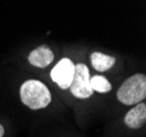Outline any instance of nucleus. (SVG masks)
<instances>
[{
	"mask_svg": "<svg viewBox=\"0 0 146 137\" xmlns=\"http://www.w3.org/2000/svg\"><path fill=\"white\" fill-rule=\"evenodd\" d=\"M22 102L32 110L44 109L51 102L49 89L43 82L34 79L25 81L20 89Z\"/></svg>",
	"mask_w": 146,
	"mask_h": 137,
	"instance_id": "obj_1",
	"label": "nucleus"
},
{
	"mask_svg": "<svg viewBox=\"0 0 146 137\" xmlns=\"http://www.w3.org/2000/svg\"><path fill=\"white\" fill-rule=\"evenodd\" d=\"M146 97V77L143 74L131 76L122 83L118 92V100L125 104L132 105L141 103Z\"/></svg>",
	"mask_w": 146,
	"mask_h": 137,
	"instance_id": "obj_2",
	"label": "nucleus"
},
{
	"mask_svg": "<svg viewBox=\"0 0 146 137\" xmlns=\"http://www.w3.org/2000/svg\"><path fill=\"white\" fill-rule=\"evenodd\" d=\"M90 70L85 64L74 65V76L70 86V90L75 98L87 99L93 94V89L90 85Z\"/></svg>",
	"mask_w": 146,
	"mask_h": 137,
	"instance_id": "obj_3",
	"label": "nucleus"
},
{
	"mask_svg": "<svg viewBox=\"0 0 146 137\" xmlns=\"http://www.w3.org/2000/svg\"><path fill=\"white\" fill-rule=\"evenodd\" d=\"M74 76V64L69 58H62L50 73V77L61 89H69Z\"/></svg>",
	"mask_w": 146,
	"mask_h": 137,
	"instance_id": "obj_4",
	"label": "nucleus"
},
{
	"mask_svg": "<svg viewBox=\"0 0 146 137\" xmlns=\"http://www.w3.org/2000/svg\"><path fill=\"white\" fill-rule=\"evenodd\" d=\"M54 60L52 50L46 45H42L39 47L32 50L29 55V62L33 66L38 68H45L50 65Z\"/></svg>",
	"mask_w": 146,
	"mask_h": 137,
	"instance_id": "obj_5",
	"label": "nucleus"
},
{
	"mask_svg": "<svg viewBox=\"0 0 146 137\" xmlns=\"http://www.w3.org/2000/svg\"><path fill=\"white\" fill-rule=\"evenodd\" d=\"M146 122V104L145 103H137L133 109H131L125 118H124V123L125 125L132 128V130H137L141 128Z\"/></svg>",
	"mask_w": 146,
	"mask_h": 137,
	"instance_id": "obj_6",
	"label": "nucleus"
},
{
	"mask_svg": "<svg viewBox=\"0 0 146 137\" xmlns=\"http://www.w3.org/2000/svg\"><path fill=\"white\" fill-rule=\"evenodd\" d=\"M92 66L98 71H107L109 70L116 62V58L108 56L100 52H94L91 55Z\"/></svg>",
	"mask_w": 146,
	"mask_h": 137,
	"instance_id": "obj_7",
	"label": "nucleus"
},
{
	"mask_svg": "<svg viewBox=\"0 0 146 137\" xmlns=\"http://www.w3.org/2000/svg\"><path fill=\"white\" fill-rule=\"evenodd\" d=\"M90 85H91L93 91H96L99 93H106L111 90L110 82L104 76H94L90 78Z\"/></svg>",
	"mask_w": 146,
	"mask_h": 137,
	"instance_id": "obj_8",
	"label": "nucleus"
},
{
	"mask_svg": "<svg viewBox=\"0 0 146 137\" xmlns=\"http://www.w3.org/2000/svg\"><path fill=\"white\" fill-rule=\"evenodd\" d=\"M3 134H5V128L3 126L0 124V137H3Z\"/></svg>",
	"mask_w": 146,
	"mask_h": 137,
	"instance_id": "obj_9",
	"label": "nucleus"
}]
</instances>
